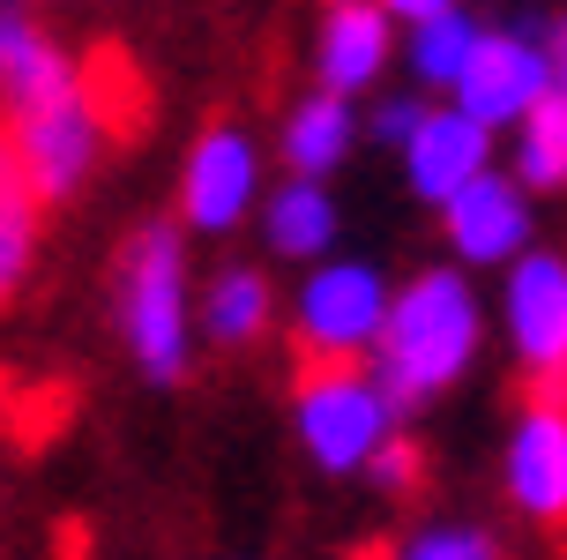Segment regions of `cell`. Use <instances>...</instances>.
<instances>
[{
  "instance_id": "cell-2",
  "label": "cell",
  "mask_w": 567,
  "mask_h": 560,
  "mask_svg": "<svg viewBox=\"0 0 567 560\" xmlns=\"http://www.w3.org/2000/svg\"><path fill=\"white\" fill-rule=\"evenodd\" d=\"M113 314L150 381H187L195 366V299H187V240L172 217H142L113 254Z\"/></svg>"
},
{
  "instance_id": "cell-18",
  "label": "cell",
  "mask_w": 567,
  "mask_h": 560,
  "mask_svg": "<svg viewBox=\"0 0 567 560\" xmlns=\"http://www.w3.org/2000/svg\"><path fill=\"white\" fill-rule=\"evenodd\" d=\"M38 217H45V202L30 195L23 165H16V150L0 135V307L23 292L30 262H38Z\"/></svg>"
},
{
  "instance_id": "cell-17",
  "label": "cell",
  "mask_w": 567,
  "mask_h": 560,
  "mask_svg": "<svg viewBox=\"0 0 567 560\" xmlns=\"http://www.w3.org/2000/svg\"><path fill=\"white\" fill-rule=\"evenodd\" d=\"M261 240H269L277 262H313L321 269V254L337 247V202H329V187L284 180L277 195H261Z\"/></svg>"
},
{
  "instance_id": "cell-11",
  "label": "cell",
  "mask_w": 567,
  "mask_h": 560,
  "mask_svg": "<svg viewBox=\"0 0 567 560\" xmlns=\"http://www.w3.org/2000/svg\"><path fill=\"white\" fill-rule=\"evenodd\" d=\"M389 60H396V16L389 8H373V0H351V8H329L321 30H313V90H329V98H359L389 75Z\"/></svg>"
},
{
  "instance_id": "cell-23",
  "label": "cell",
  "mask_w": 567,
  "mask_h": 560,
  "mask_svg": "<svg viewBox=\"0 0 567 560\" xmlns=\"http://www.w3.org/2000/svg\"><path fill=\"white\" fill-rule=\"evenodd\" d=\"M419 120H425V98H419V90H389V98H373L367 135H373V142H389V150H403V142L419 135Z\"/></svg>"
},
{
  "instance_id": "cell-1",
  "label": "cell",
  "mask_w": 567,
  "mask_h": 560,
  "mask_svg": "<svg viewBox=\"0 0 567 560\" xmlns=\"http://www.w3.org/2000/svg\"><path fill=\"white\" fill-rule=\"evenodd\" d=\"M478 344H485L478 292H471V277L455 262H441V269H419L411 284H396L381 344H373V359H367V381L381 389V404L403 426L471 374Z\"/></svg>"
},
{
  "instance_id": "cell-8",
  "label": "cell",
  "mask_w": 567,
  "mask_h": 560,
  "mask_svg": "<svg viewBox=\"0 0 567 560\" xmlns=\"http://www.w3.org/2000/svg\"><path fill=\"white\" fill-rule=\"evenodd\" d=\"M261 210V150L247 128H202L195 150H187V172H179V217L187 232H239V224Z\"/></svg>"
},
{
  "instance_id": "cell-14",
  "label": "cell",
  "mask_w": 567,
  "mask_h": 560,
  "mask_svg": "<svg viewBox=\"0 0 567 560\" xmlns=\"http://www.w3.org/2000/svg\"><path fill=\"white\" fill-rule=\"evenodd\" d=\"M389 16H396V53L419 75V90H455V75H463V60H471L485 23H471L455 0H403Z\"/></svg>"
},
{
  "instance_id": "cell-13",
  "label": "cell",
  "mask_w": 567,
  "mask_h": 560,
  "mask_svg": "<svg viewBox=\"0 0 567 560\" xmlns=\"http://www.w3.org/2000/svg\"><path fill=\"white\" fill-rule=\"evenodd\" d=\"M83 83L75 53L60 45L53 30L38 23L30 8H0V120H23V112L53 105Z\"/></svg>"
},
{
  "instance_id": "cell-12",
  "label": "cell",
  "mask_w": 567,
  "mask_h": 560,
  "mask_svg": "<svg viewBox=\"0 0 567 560\" xmlns=\"http://www.w3.org/2000/svg\"><path fill=\"white\" fill-rule=\"evenodd\" d=\"M493 172V135L471 128L455 105H425L419 135L403 142V180H411V195L433 202V210H449L471 180Z\"/></svg>"
},
{
  "instance_id": "cell-6",
  "label": "cell",
  "mask_w": 567,
  "mask_h": 560,
  "mask_svg": "<svg viewBox=\"0 0 567 560\" xmlns=\"http://www.w3.org/2000/svg\"><path fill=\"white\" fill-rule=\"evenodd\" d=\"M545 98H553V75H545V53L530 30H478V45H471V60L449 90V105L485 135H501V128L515 135Z\"/></svg>"
},
{
  "instance_id": "cell-24",
  "label": "cell",
  "mask_w": 567,
  "mask_h": 560,
  "mask_svg": "<svg viewBox=\"0 0 567 560\" xmlns=\"http://www.w3.org/2000/svg\"><path fill=\"white\" fill-rule=\"evenodd\" d=\"M538 53H545V75H553V98H567V16H545L538 30Z\"/></svg>"
},
{
  "instance_id": "cell-19",
  "label": "cell",
  "mask_w": 567,
  "mask_h": 560,
  "mask_svg": "<svg viewBox=\"0 0 567 560\" xmlns=\"http://www.w3.org/2000/svg\"><path fill=\"white\" fill-rule=\"evenodd\" d=\"M75 75H83V105L97 112V128H105V135L150 120V90H142V68H135L127 45H90V53L75 60Z\"/></svg>"
},
{
  "instance_id": "cell-16",
  "label": "cell",
  "mask_w": 567,
  "mask_h": 560,
  "mask_svg": "<svg viewBox=\"0 0 567 560\" xmlns=\"http://www.w3.org/2000/svg\"><path fill=\"white\" fill-rule=\"evenodd\" d=\"M269 314H277V292L261 277L255 262H225L217 277L202 284V307H195V336H209L217 352H239V344H255L269 329Z\"/></svg>"
},
{
  "instance_id": "cell-10",
  "label": "cell",
  "mask_w": 567,
  "mask_h": 560,
  "mask_svg": "<svg viewBox=\"0 0 567 560\" xmlns=\"http://www.w3.org/2000/svg\"><path fill=\"white\" fill-rule=\"evenodd\" d=\"M441 232H449V254H455V262H471V269H508V262H523V254H530L538 217H530V195H523L508 172L493 165L485 180H471V187L441 210Z\"/></svg>"
},
{
  "instance_id": "cell-3",
  "label": "cell",
  "mask_w": 567,
  "mask_h": 560,
  "mask_svg": "<svg viewBox=\"0 0 567 560\" xmlns=\"http://www.w3.org/2000/svg\"><path fill=\"white\" fill-rule=\"evenodd\" d=\"M396 284L373 262H321L299 284V322H291V359L299 374H329V366H367L381 344Z\"/></svg>"
},
{
  "instance_id": "cell-21",
  "label": "cell",
  "mask_w": 567,
  "mask_h": 560,
  "mask_svg": "<svg viewBox=\"0 0 567 560\" xmlns=\"http://www.w3.org/2000/svg\"><path fill=\"white\" fill-rule=\"evenodd\" d=\"M396 560H501V546L478 523H425L419 538L396 546Z\"/></svg>"
},
{
  "instance_id": "cell-15",
  "label": "cell",
  "mask_w": 567,
  "mask_h": 560,
  "mask_svg": "<svg viewBox=\"0 0 567 560\" xmlns=\"http://www.w3.org/2000/svg\"><path fill=\"white\" fill-rule=\"evenodd\" d=\"M351 142H359V112L343 105V98H329V90H307L299 105L284 112V165H291V180H329V172L351 157Z\"/></svg>"
},
{
  "instance_id": "cell-20",
  "label": "cell",
  "mask_w": 567,
  "mask_h": 560,
  "mask_svg": "<svg viewBox=\"0 0 567 560\" xmlns=\"http://www.w3.org/2000/svg\"><path fill=\"white\" fill-rule=\"evenodd\" d=\"M508 180L523 187V195H560L567 187V98H545V105L515 128Z\"/></svg>"
},
{
  "instance_id": "cell-7",
  "label": "cell",
  "mask_w": 567,
  "mask_h": 560,
  "mask_svg": "<svg viewBox=\"0 0 567 560\" xmlns=\"http://www.w3.org/2000/svg\"><path fill=\"white\" fill-rule=\"evenodd\" d=\"M0 135H8V150H16V165H23L38 202H75L83 180L97 172V157H105V128L83 105V83L68 98H53V105L23 112V120H0Z\"/></svg>"
},
{
  "instance_id": "cell-9",
  "label": "cell",
  "mask_w": 567,
  "mask_h": 560,
  "mask_svg": "<svg viewBox=\"0 0 567 560\" xmlns=\"http://www.w3.org/2000/svg\"><path fill=\"white\" fill-rule=\"evenodd\" d=\"M501 486H508L515 516H530L538 531L567 538V404L523 396L508 448H501Z\"/></svg>"
},
{
  "instance_id": "cell-5",
  "label": "cell",
  "mask_w": 567,
  "mask_h": 560,
  "mask_svg": "<svg viewBox=\"0 0 567 560\" xmlns=\"http://www.w3.org/2000/svg\"><path fill=\"white\" fill-rule=\"evenodd\" d=\"M501 322H508V352L523 366V396L567 404V254L560 247H530L523 262H508Z\"/></svg>"
},
{
  "instance_id": "cell-25",
  "label": "cell",
  "mask_w": 567,
  "mask_h": 560,
  "mask_svg": "<svg viewBox=\"0 0 567 560\" xmlns=\"http://www.w3.org/2000/svg\"><path fill=\"white\" fill-rule=\"evenodd\" d=\"M343 560H396V546H381V538H367V546H351Z\"/></svg>"
},
{
  "instance_id": "cell-22",
  "label": "cell",
  "mask_w": 567,
  "mask_h": 560,
  "mask_svg": "<svg viewBox=\"0 0 567 560\" xmlns=\"http://www.w3.org/2000/svg\"><path fill=\"white\" fill-rule=\"evenodd\" d=\"M359 478H373V493L403 501V493H419V486H425V448L411 441V434H389V441L373 448V464Z\"/></svg>"
},
{
  "instance_id": "cell-4",
  "label": "cell",
  "mask_w": 567,
  "mask_h": 560,
  "mask_svg": "<svg viewBox=\"0 0 567 560\" xmlns=\"http://www.w3.org/2000/svg\"><path fill=\"white\" fill-rule=\"evenodd\" d=\"M291 426H299V448L313 456V471L351 478V471H367L373 448L396 434V411L381 404L367 366H329V374H299Z\"/></svg>"
}]
</instances>
